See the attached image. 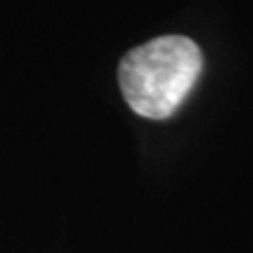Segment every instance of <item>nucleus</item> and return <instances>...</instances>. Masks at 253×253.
<instances>
[{
    "instance_id": "1",
    "label": "nucleus",
    "mask_w": 253,
    "mask_h": 253,
    "mask_svg": "<svg viewBox=\"0 0 253 253\" xmlns=\"http://www.w3.org/2000/svg\"><path fill=\"white\" fill-rule=\"evenodd\" d=\"M201 70L203 53L193 40L162 36L127 51L118 66V83L133 113L162 120L188 98Z\"/></svg>"
}]
</instances>
